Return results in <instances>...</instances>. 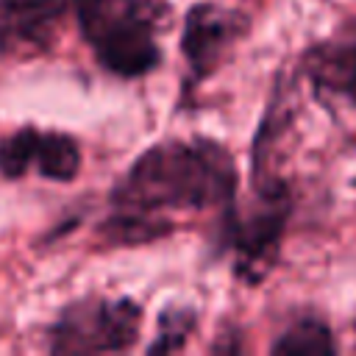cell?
I'll list each match as a JSON object with an SVG mask.
<instances>
[{
    "label": "cell",
    "mask_w": 356,
    "mask_h": 356,
    "mask_svg": "<svg viewBox=\"0 0 356 356\" xmlns=\"http://www.w3.org/2000/svg\"><path fill=\"white\" fill-rule=\"evenodd\" d=\"M239 170L231 150L209 136L164 139L147 147L111 192L114 214L100 234L111 245H145L175 231V214L231 209Z\"/></svg>",
    "instance_id": "6da1fadb"
},
{
    "label": "cell",
    "mask_w": 356,
    "mask_h": 356,
    "mask_svg": "<svg viewBox=\"0 0 356 356\" xmlns=\"http://www.w3.org/2000/svg\"><path fill=\"white\" fill-rule=\"evenodd\" d=\"M72 8L97 64L111 75L142 78L161 64L164 0H72Z\"/></svg>",
    "instance_id": "7a4b0ae2"
},
{
    "label": "cell",
    "mask_w": 356,
    "mask_h": 356,
    "mask_svg": "<svg viewBox=\"0 0 356 356\" xmlns=\"http://www.w3.org/2000/svg\"><path fill=\"white\" fill-rule=\"evenodd\" d=\"M292 214V192L275 172L253 175V197L245 209L236 203L222 211V245L234 253V275L245 284H261L281 253Z\"/></svg>",
    "instance_id": "3957f363"
},
{
    "label": "cell",
    "mask_w": 356,
    "mask_h": 356,
    "mask_svg": "<svg viewBox=\"0 0 356 356\" xmlns=\"http://www.w3.org/2000/svg\"><path fill=\"white\" fill-rule=\"evenodd\" d=\"M142 306L131 298H83L50 331L53 353H117L136 345Z\"/></svg>",
    "instance_id": "277c9868"
},
{
    "label": "cell",
    "mask_w": 356,
    "mask_h": 356,
    "mask_svg": "<svg viewBox=\"0 0 356 356\" xmlns=\"http://www.w3.org/2000/svg\"><path fill=\"white\" fill-rule=\"evenodd\" d=\"M248 33V17L236 8L200 0L184 14L181 56L195 81L211 78Z\"/></svg>",
    "instance_id": "5b68a950"
},
{
    "label": "cell",
    "mask_w": 356,
    "mask_h": 356,
    "mask_svg": "<svg viewBox=\"0 0 356 356\" xmlns=\"http://www.w3.org/2000/svg\"><path fill=\"white\" fill-rule=\"evenodd\" d=\"M300 70L323 103L356 108V17L300 56Z\"/></svg>",
    "instance_id": "8992f818"
},
{
    "label": "cell",
    "mask_w": 356,
    "mask_h": 356,
    "mask_svg": "<svg viewBox=\"0 0 356 356\" xmlns=\"http://www.w3.org/2000/svg\"><path fill=\"white\" fill-rule=\"evenodd\" d=\"M67 17V0H0V53L47 50Z\"/></svg>",
    "instance_id": "52a82bcc"
},
{
    "label": "cell",
    "mask_w": 356,
    "mask_h": 356,
    "mask_svg": "<svg viewBox=\"0 0 356 356\" xmlns=\"http://www.w3.org/2000/svg\"><path fill=\"white\" fill-rule=\"evenodd\" d=\"M270 353L278 356H312V353H337V337L331 325L317 314H298L270 345Z\"/></svg>",
    "instance_id": "ba28073f"
},
{
    "label": "cell",
    "mask_w": 356,
    "mask_h": 356,
    "mask_svg": "<svg viewBox=\"0 0 356 356\" xmlns=\"http://www.w3.org/2000/svg\"><path fill=\"white\" fill-rule=\"evenodd\" d=\"M33 164L50 181H72L81 170V147L70 134H61V131L42 134L39 131Z\"/></svg>",
    "instance_id": "9c48e42d"
},
{
    "label": "cell",
    "mask_w": 356,
    "mask_h": 356,
    "mask_svg": "<svg viewBox=\"0 0 356 356\" xmlns=\"http://www.w3.org/2000/svg\"><path fill=\"white\" fill-rule=\"evenodd\" d=\"M197 328V312L192 306H167L159 314L156 337L147 345V353H178L186 348L189 337Z\"/></svg>",
    "instance_id": "30bf717a"
},
{
    "label": "cell",
    "mask_w": 356,
    "mask_h": 356,
    "mask_svg": "<svg viewBox=\"0 0 356 356\" xmlns=\"http://www.w3.org/2000/svg\"><path fill=\"white\" fill-rule=\"evenodd\" d=\"M36 139H39L36 128H22L0 139V172L8 178H19L22 172H28V167L33 164Z\"/></svg>",
    "instance_id": "8fae6325"
}]
</instances>
